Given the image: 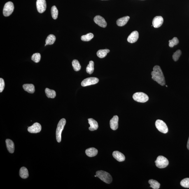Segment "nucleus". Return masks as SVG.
<instances>
[{
  "mask_svg": "<svg viewBox=\"0 0 189 189\" xmlns=\"http://www.w3.org/2000/svg\"><path fill=\"white\" fill-rule=\"evenodd\" d=\"M151 74L152 78L154 80L161 85H165V78L160 66L158 65L154 66Z\"/></svg>",
  "mask_w": 189,
  "mask_h": 189,
  "instance_id": "1",
  "label": "nucleus"
},
{
  "mask_svg": "<svg viewBox=\"0 0 189 189\" xmlns=\"http://www.w3.org/2000/svg\"><path fill=\"white\" fill-rule=\"evenodd\" d=\"M96 175L98 178L105 183L110 184L112 183L113 178L109 173L103 171L96 172Z\"/></svg>",
  "mask_w": 189,
  "mask_h": 189,
  "instance_id": "2",
  "label": "nucleus"
},
{
  "mask_svg": "<svg viewBox=\"0 0 189 189\" xmlns=\"http://www.w3.org/2000/svg\"><path fill=\"white\" fill-rule=\"evenodd\" d=\"M66 124V120L62 118L60 120L57 124V130H56V139L58 143H60L61 141V134L64 130L65 125Z\"/></svg>",
  "mask_w": 189,
  "mask_h": 189,
  "instance_id": "3",
  "label": "nucleus"
},
{
  "mask_svg": "<svg viewBox=\"0 0 189 189\" xmlns=\"http://www.w3.org/2000/svg\"><path fill=\"white\" fill-rule=\"evenodd\" d=\"M156 166L160 169H163L167 167L169 164V161L163 156H159L155 162Z\"/></svg>",
  "mask_w": 189,
  "mask_h": 189,
  "instance_id": "4",
  "label": "nucleus"
},
{
  "mask_svg": "<svg viewBox=\"0 0 189 189\" xmlns=\"http://www.w3.org/2000/svg\"><path fill=\"white\" fill-rule=\"evenodd\" d=\"M133 98L135 101L140 103L146 102L149 99L148 96L142 92L135 93L133 94Z\"/></svg>",
  "mask_w": 189,
  "mask_h": 189,
  "instance_id": "5",
  "label": "nucleus"
},
{
  "mask_svg": "<svg viewBox=\"0 0 189 189\" xmlns=\"http://www.w3.org/2000/svg\"><path fill=\"white\" fill-rule=\"evenodd\" d=\"M14 10V6L13 3L8 1L5 4L3 10V14L5 17H8L11 15Z\"/></svg>",
  "mask_w": 189,
  "mask_h": 189,
  "instance_id": "6",
  "label": "nucleus"
},
{
  "mask_svg": "<svg viewBox=\"0 0 189 189\" xmlns=\"http://www.w3.org/2000/svg\"><path fill=\"white\" fill-rule=\"evenodd\" d=\"M155 125L157 129L161 132L163 134H166L168 131L167 125L163 121L158 120L156 121Z\"/></svg>",
  "mask_w": 189,
  "mask_h": 189,
  "instance_id": "7",
  "label": "nucleus"
},
{
  "mask_svg": "<svg viewBox=\"0 0 189 189\" xmlns=\"http://www.w3.org/2000/svg\"><path fill=\"white\" fill-rule=\"evenodd\" d=\"M99 82V79L95 77H90L85 79L81 82L82 86L86 87L91 85H95Z\"/></svg>",
  "mask_w": 189,
  "mask_h": 189,
  "instance_id": "8",
  "label": "nucleus"
},
{
  "mask_svg": "<svg viewBox=\"0 0 189 189\" xmlns=\"http://www.w3.org/2000/svg\"><path fill=\"white\" fill-rule=\"evenodd\" d=\"M37 10L39 13H42L46 10V2L45 0H37L36 2Z\"/></svg>",
  "mask_w": 189,
  "mask_h": 189,
  "instance_id": "9",
  "label": "nucleus"
},
{
  "mask_svg": "<svg viewBox=\"0 0 189 189\" xmlns=\"http://www.w3.org/2000/svg\"><path fill=\"white\" fill-rule=\"evenodd\" d=\"M41 130V126L38 123H35L31 127H28V131L32 134H36L40 132Z\"/></svg>",
  "mask_w": 189,
  "mask_h": 189,
  "instance_id": "10",
  "label": "nucleus"
},
{
  "mask_svg": "<svg viewBox=\"0 0 189 189\" xmlns=\"http://www.w3.org/2000/svg\"><path fill=\"white\" fill-rule=\"evenodd\" d=\"M94 21L96 24L103 28L106 27L107 23L104 19L101 16L96 15L94 18Z\"/></svg>",
  "mask_w": 189,
  "mask_h": 189,
  "instance_id": "11",
  "label": "nucleus"
},
{
  "mask_svg": "<svg viewBox=\"0 0 189 189\" xmlns=\"http://www.w3.org/2000/svg\"><path fill=\"white\" fill-rule=\"evenodd\" d=\"M164 19L162 16H156L154 18L152 21V25L155 28H159L162 25Z\"/></svg>",
  "mask_w": 189,
  "mask_h": 189,
  "instance_id": "12",
  "label": "nucleus"
},
{
  "mask_svg": "<svg viewBox=\"0 0 189 189\" xmlns=\"http://www.w3.org/2000/svg\"><path fill=\"white\" fill-rule=\"evenodd\" d=\"M138 38H139V33L137 31H134L131 33L128 37L127 40L130 43H134L137 41Z\"/></svg>",
  "mask_w": 189,
  "mask_h": 189,
  "instance_id": "13",
  "label": "nucleus"
},
{
  "mask_svg": "<svg viewBox=\"0 0 189 189\" xmlns=\"http://www.w3.org/2000/svg\"><path fill=\"white\" fill-rule=\"evenodd\" d=\"M118 117L117 116H114L110 120V127L113 130H116L118 127Z\"/></svg>",
  "mask_w": 189,
  "mask_h": 189,
  "instance_id": "14",
  "label": "nucleus"
},
{
  "mask_svg": "<svg viewBox=\"0 0 189 189\" xmlns=\"http://www.w3.org/2000/svg\"><path fill=\"white\" fill-rule=\"evenodd\" d=\"M113 156L116 160L119 162H123L125 160V156L123 154L118 151H115L113 152Z\"/></svg>",
  "mask_w": 189,
  "mask_h": 189,
  "instance_id": "15",
  "label": "nucleus"
},
{
  "mask_svg": "<svg viewBox=\"0 0 189 189\" xmlns=\"http://www.w3.org/2000/svg\"><path fill=\"white\" fill-rule=\"evenodd\" d=\"M88 120L89 123L90 125V127L89 128V130L94 131L97 130L99 127L97 122L92 118H89Z\"/></svg>",
  "mask_w": 189,
  "mask_h": 189,
  "instance_id": "16",
  "label": "nucleus"
},
{
  "mask_svg": "<svg viewBox=\"0 0 189 189\" xmlns=\"http://www.w3.org/2000/svg\"><path fill=\"white\" fill-rule=\"evenodd\" d=\"M6 143L8 152L11 153H13L15 151V147L13 141L10 139H7L6 140Z\"/></svg>",
  "mask_w": 189,
  "mask_h": 189,
  "instance_id": "17",
  "label": "nucleus"
},
{
  "mask_svg": "<svg viewBox=\"0 0 189 189\" xmlns=\"http://www.w3.org/2000/svg\"><path fill=\"white\" fill-rule=\"evenodd\" d=\"M85 153L89 157H92L95 156L97 155L98 150L97 149L94 148H89L85 150Z\"/></svg>",
  "mask_w": 189,
  "mask_h": 189,
  "instance_id": "18",
  "label": "nucleus"
},
{
  "mask_svg": "<svg viewBox=\"0 0 189 189\" xmlns=\"http://www.w3.org/2000/svg\"><path fill=\"white\" fill-rule=\"evenodd\" d=\"M24 90L29 93L33 94L35 91V87L34 85L32 84H24L23 85Z\"/></svg>",
  "mask_w": 189,
  "mask_h": 189,
  "instance_id": "19",
  "label": "nucleus"
},
{
  "mask_svg": "<svg viewBox=\"0 0 189 189\" xmlns=\"http://www.w3.org/2000/svg\"><path fill=\"white\" fill-rule=\"evenodd\" d=\"M130 17L129 16L124 17L118 19L117 21V25L119 26H123L127 24L129 20Z\"/></svg>",
  "mask_w": 189,
  "mask_h": 189,
  "instance_id": "20",
  "label": "nucleus"
},
{
  "mask_svg": "<svg viewBox=\"0 0 189 189\" xmlns=\"http://www.w3.org/2000/svg\"><path fill=\"white\" fill-rule=\"evenodd\" d=\"M19 175L20 177L22 178H27L29 176V173L27 168L24 167L21 168L19 171Z\"/></svg>",
  "mask_w": 189,
  "mask_h": 189,
  "instance_id": "21",
  "label": "nucleus"
},
{
  "mask_svg": "<svg viewBox=\"0 0 189 189\" xmlns=\"http://www.w3.org/2000/svg\"><path fill=\"white\" fill-rule=\"evenodd\" d=\"M56 37L53 34H50L47 37L46 40V44L47 45H51L55 43Z\"/></svg>",
  "mask_w": 189,
  "mask_h": 189,
  "instance_id": "22",
  "label": "nucleus"
},
{
  "mask_svg": "<svg viewBox=\"0 0 189 189\" xmlns=\"http://www.w3.org/2000/svg\"><path fill=\"white\" fill-rule=\"evenodd\" d=\"M45 92L47 97L54 99L56 96V93L55 91L48 88H46Z\"/></svg>",
  "mask_w": 189,
  "mask_h": 189,
  "instance_id": "23",
  "label": "nucleus"
},
{
  "mask_svg": "<svg viewBox=\"0 0 189 189\" xmlns=\"http://www.w3.org/2000/svg\"><path fill=\"white\" fill-rule=\"evenodd\" d=\"M109 52L110 50L108 49L99 50L97 52V55L100 58H103L106 57L107 54Z\"/></svg>",
  "mask_w": 189,
  "mask_h": 189,
  "instance_id": "24",
  "label": "nucleus"
},
{
  "mask_svg": "<svg viewBox=\"0 0 189 189\" xmlns=\"http://www.w3.org/2000/svg\"><path fill=\"white\" fill-rule=\"evenodd\" d=\"M148 183L150 185V187L153 189H158L160 188V184L156 180L150 179L148 181Z\"/></svg>",
  "mask_w": 189,
  "mask_h": 189,
  "instance_id": "25",
  "label": "nucleus"
},
{
  "mask_svg": "<svg viewBox=\"0 0 189 189\" xmlns=\"http://www.w3.org/2000/svg\"><path fill=\"white\" fill-rule=\"evenodd\" d=\"M94 63L93 61H90L86 68L87 72L89 74H92L94 70Z\"/></svg>",
  "mask_w": 189,
  "mask_h": 189,
  "instance_id": "26",
  "label": "nucleus"
},
{
  "mask_svg": "<svg viewBox=\"0 0 189 189\" xmlns=\"http://www.w3.org/2000/svg\"><path fill=\"white\" fill-rule=\"evenodd\" d=\"M73 69L75 71H78L81 69V66L79 62L76 60H74L72 62Z\"/></svg>",
  "mask_w": 189,
  "mask_h": 189,
  "instance_id": "27",
  "label": "nucleus"
},
{
  "mask_svg": "<svg viewBox=\"0 0 189 189\" xmlns=\"http://www.w3.org/2000/svg\"><path fill=\"white\" fill-rule=\"evenodd\" d=\"M94 35L92 33H89L87 34L82 36L81 37L82 41H89L94 38Z\"/></svg>",
  "mask_w": 189,
  "mask_h": 189,
  "instance_id": "28",
  "label": "nucleus"
},
{
  "mask_svg": "<svg viewBox=\"0 0 189 189\" xmlns=\"http://www.w3.org/2000/svg\"><path fill=\"white\" fill-rule=\"evenodd\" d=\"M51 15L52 18L57 19L58 15V10L55 6H53L51 8Z\"/></svg>",
  "mask_w": 189,
  "mask_h": 189,
  "instance_id": "29",
  "label": "nucleus"
},
{
  "mask_svg": "<svg viewBox=\"0 0 189 189\" xmlns=\"http://www.w3.org/2000/svg\"><path fill=\"white\" fill-rule=\"evenodd\" d=\"M41 56L39 53H36L32 56V60L36 63H38L41 59Z\"/></svg>",
  "mask_w": 189,
  "mask_h": 189,
  "instance_id": "30",
  "label": "nucleus"
},
{
  "mask_svg": "<svg viewBox=\"0 0 189 189\" xmlns=\"http://www.w3.org/2000/svg\"><path fill=\"white\" fill-rule=\"evenodd\" d=\"M169 46L170 47H173L177 45L179 43V41L177 38L174 37L172 40L169 41Z\"/></svg>",
  "mask_w": 189,
  "mask_h": 189,
  "instance_id": "31",
  "label": "nucleus"
},
{
  "mask_svg": "<svg viewBox=\"0 0 189 189\" xmlns=\"http://www.w3.org/2000/svg\"><path fill=\"white\" fill-rule=\"evenodd\" d=\"M180 185L182 187L186 188H189V178H186L181 180Z\"/></svg>",
  "mask_w": 189,
  "mask_h": 189,
  "instance_id": "32",
  "label": "nucleus"
},
{
  "mask_svg": "<svg viewBox=\"0 0 189 189\" xmlns=\"http://www.w3.org/2000/svg\"><path fill=\"white\" fill-rule=\"evenodd\" d=\"M181 54V50H178L173 54L172 57L173 60L175 61H177L178 59L179 58Z\"/></svg>",
  "mask_w": 189,
  "mask_h": 189,
  "instance_id": "33",
  "label": "nucleus"
},
{
  "mask_svg": "<svg viewBox=\"0 0 189 189\" xmlns=\"http://www.w3.org/2000/svg\"><path fill=\"white\" fill-rule=\"evenodd\" d=\"M5 87V82L4 80L2 78H0V92H1L4 89Z\"/></svg>",
  "mask_w": 189,
  "mask_h": 189,
  "instance_id": "34",
  "label": "nucleus"
},
{
  "mask_svg": "<svg viewBox=\"0 0 189 189\" xmlns=\"http://www.w3.org/2000/svg\"><path fill=\"white\" fill-rule=\"evenodd\" d=\"M187 148H188V149L189 150V137L188 138V142H187Z\"/></svg>",
  "mask_w": 189,
  "mask_h": 189,
  "instance_id": "35",
  "label": "nucleus"
},
{
  "mask_svg": "<svg viewBox=\"0 0 189 189\" xmlns=\"http://www.w3.org/2000/svg\"><path fill=\"white\" fill-rule=\"evenodd\" d=\"M166 87H167V85H166Z\"/></svg>",
  "mask_w": 189,
  "mask_h": 189,
  "instance_id": "36",
  "label": "nucleus"
}]
</instances>
